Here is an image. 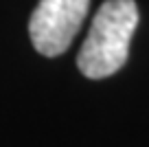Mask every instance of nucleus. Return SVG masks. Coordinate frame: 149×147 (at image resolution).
Wrapping results in <instances>:
<instances>
[{
	"mask_svg": "<svg viewBox=\"0 0 149 147\" xmlns=\"http://www.w3.org/2000/svg\"><path fill=\"white\" fill-rule=\"evenodd\" d=\"M138 27L136 0H105L94 13L88 37L77 55V66L88 79H105L121 70Z\"/></svg>",
	"mask_w": 149,
	"mask_h": 147,
	"instance_id": "f257e3e1",
	"label": "nucleus"
},
{
	"mask_svg": "<svg viewBox=\"0 0 149 147\" xmlns=\"http://www.w3.org/2000/svg\"><path fill=\"white\" fill-rule=\"evenodd\" d=\"M90 9V0H40L29 20V35L37 53L57 57L72 44Z\"/></svg>",
	"mask_w": 149,
	"mask_h": 147,
	"instance_id": "f03ea898",
	"label": "nucleus"
}]
</instances>
